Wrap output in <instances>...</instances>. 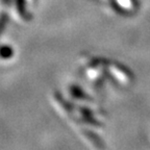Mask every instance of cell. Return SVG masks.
I'll list each match as a JSON object with an SVG mask.
<instances>
[]
</instances>
